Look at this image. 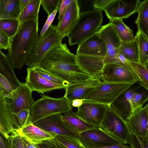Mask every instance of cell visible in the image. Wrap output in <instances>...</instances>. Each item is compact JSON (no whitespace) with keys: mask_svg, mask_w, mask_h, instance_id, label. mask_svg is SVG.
Masks as SVG:
<instances>
[{"mask_svg":"<svg viewBox=\"0 0 148 148\" xmlns=\"http://www.w3.org/2000/svg\"><path fill=\"white\" fill-rule=\"evenodd\" d=\"M41 66L68 82L70 85L86 79L85 73L77 64L75 55L70 52L65 43H62L49 53L43 60Z\"/></svg>","mask_w":148,"mask_h":148,"instance_id":"1","label":"cell"},{"mask_svg":"<svg viewBox=\"0 0 148 148\" xmlns=\"http://www.w3.org/2000/svg\"><path fill=\"white\" fill-rule=\"evenodd\" d=\"M38 20L22 23L17 33L10 39L7 56L13 68L20 69L26 64L38 35Z\"/></svg>","mask_w":148,"mask_h":148,"instance_id":"2","label":"cell"},{"mask_svg":"<svg viewBox=\"0 0 148 148\" xmlns=\"http://www.w3.org/2000/svg\"><path fill=\"white\" fill-rule=\"evenodd\" d=\"M102 11L94 9L80 13L78 21L67 36L70 46L79 45L97 33L103 21Z\"/></svg>","mask_w":148,"mask_h":148,"instance_id":"3","label":"cell"},{"mask_svg":"<svg viewBox=\"0 0 148 148\" xmlns=\"http://www.w3.org/2000/svg\"><path fill=\"white\" fill-rule=\"evenodd\" d=\"M63 38L58 31L57 26L51 24L42 36L38 35L26 64L29 67L41 66L47 55L62 43Z\"/></svg>","mask_w":148,"mask_h":148,"instance_id":"4","label":"cell"},{"mask_svg":"<svg viewBox=\"0 0 148 148\" xmlns=\"http://www.w3.org/2000/svg\"><path fill=\"white\" fill-rule=\"evenodd\" d=\"M72 109L71 103L64 96L55 98L43 95L34 102L30 110L27 123L33 124L52 115L68 112Z\"/></svg>","mask_w":148,"mask_h":148,"instance_id":"5","label":"cell"},{"mask_svg":"<svg viewBox=\"0 0 148 148\" xmlns=\"http://www.w3.org/2000/svg\"><path fill=\"white\" fill-rule=\"evenodd\" d=\"M101 126L105 132L123 144H129L131 133L127 123L110 106Z\"/></svg>","mask_w":148,"mask_h":148,"instance_id":"6","label":"cell"},{"mask_svg":"<svg viewBox=\"0 0 148 148\" xmlns=\"http://www.w3.org/2000/svg\"><path fill=\"white\" fill-rule=\"evenodd\" d=\"M132 84L101 81L99 85L83 100L109 106Z\"/></svg>","mask_w":148,"mask_h":148,"instance_id":"7","label":"cell"},{"mask_svg":"<svg viewBox=\"0 0 148 148\" xmlns=\"http://www.w3.org/2000/svg\"><path fill=\"white\" fill-rule=\"evenodd\" d=\"M103 81L118 83L133 84L139 82L135 72L122 62L105 65L101 73Z\"/></svg>","mask_w":148,"mask_h":148,"instance_id":"8","label":"cell"},{"mask_svg":"<svg viewBox=\"0 0 148 148\" xmlns=\"http://www.w3.org/2000/svg\"><path fill=\"white\" fill-rule=\"evenodd\" d=\"M97 34L104 41L106 45L107 53L104 60L105 65L121 62L119 57L121 41L110 23L101 26Z\"/></svg>","mask_w":148,"mask_h":148,"instance_id":"9","label":"cell"},{"mask_svg":"<svg viewBox=\"0 0 148 148\" xmlns=\"http://www.w3.org/2000/svg\"><path fill=\"white\" fill-rule=\"evenodd\" d=\"M108 107L101 103L83 100L82 104L77 107V110L75 113L87 123L101 126Z\"/></svg>","mask_w":148,"mask_h":148,"instance_id":"10","label":"cell"},{"mask_svg":"<svg viewBox=\"0 0 148 148\" xmlns=\"http://www.w3.org/2000/svg\"><path fill=\"white\" fill-rule=\"evenodd\" d=\"M77 137L87 148L123 144L105 132L102 128L88 130L77 135Z\"/></svg>","mask_w":148,"mask_h":148,"instance_id":"11","label":"cell"},{"mask_svg":"<svg viewBox=\"0 0 148 148\" xmlns=\"http://www.w3.org/2000/svg\"><path fill=\"white\" fill-rule=\"evenodd\" d=\"M32 91L26 83H21L17 88L5 97L11 100L13 113H17L25 109L30 110L34 102Z\"/></svg>","mask_w":148,"mask_h":148,"instance_id":"12","label":"cell"},{"mask_svg":"<svg viewBox=\"0 0 148 148\" xmlns=\"http://www.w3.org/2000/svg\"><path fill=\"white\" fill-rule=\"evenodd\" d=\"M139 0H116L104 10L110 21L126 18L137 12Z\"/></svg>","mask_w":148,"mask_h":148,"instance_id":"13","label":"cell"},{"mask_svg":"<svg viewBox=\"0 0 148 148\" xmlns=\"http://www.w3.org/2000/svg\"><path fill=\"white\" fill-rule=\"evenodd\" d=\"M141 87L139 82L132 84L110 105L126 121L132 113L130 100L134 95L140 89Z\"/></svg>","mask_w":148,"mask_h":148,"instance_id":"14","label":"cell"},{"mask_svg":"<svg viewBox=\"0 0 148 148\" xmlns=\"http://www.w3.org/2000/svg\"><path fill=\"white\" fill-rule=\"evenodd\" d=\"M26 83L32 91L42 94L56 89L66 88L64 86L53 83L41 76L33 67L27 69Z\"/></svg>","mask_w":148,"mask_h":148,"instance_id":"15","label":"cell"},{"mask_svg":"<svg viewBox=\"0 0 148 148\" xmlns=\"http://www.w3.org/2000/svg\"><path fill=\"white\" fill-rule=\"evenodd\" d=\"M62 114L52 115L40 120L33 124L44 130L57 135L77 136L65 125L62 118Z\"/></svg>","mask_w":148,"mask_h":148,"instance_id":"16","label":"cell"},{"mask_svg":"<svg viewBox=\"0 0 148 148\" xmlns=\"http://www.w3.org/2000/svg\"><path fill=\"white\" fill-rule=\"evenodd\" d=\"M100 77H97L70 85L66 88L64 96L71 103L76 99L84 100L99 85Z\"/></svg>","mask_w":148,"mask_h":148,"instance_id":"17","label":"cell"},{"mask_svg":"<svg viewBox=\"0 0 148 148\" xmlns=\"http://www.w3.org/2000/svg\"><path fill=\"white\" fill-rule=\"evenodd\" d=\"M10 100L0 92V132L5 137L12 131L19 130L14 118Z\"/></svg>","mask_w":148,"mask_h":148,"instance_id":"18","label":"cell"},{"mask_svg":"<svg viewBox=\"0 0 148 148\" xmlns=\"http://www.w3.org/2000/svg\"><path fill=\"white\" fill-rule=\"evenodd\" d=\"M107 53L105 42L97 33L78 45L76 54L96 57L104 60Z\"/></svg>","mask_w":148,"mask_h":148,"instance_id":"19","label":"cell"},{"mask_svg":"<svg viewBox=\"0 0 148 148\" xmlns=\"http://www.w3.org/2000/svg\"><path fill=\"white\" fill-rule=\"evenodd\" d=\"M126 122L131 134L146 137L148 132V103L132 113Z\"/></svg>","mask_w":148,"mask_h":148,"instance_id":"20","label":"cell"},{"mask_svg":"<svg viewBox=\"0 0 148 148\" xmlns=\"http://www.w3.org/2000/svg\"><path fill=\"white\" fill-rule=\"evenodd\" d=\"M75 55L77 64L85 74L95 78L101 77L105 65L103 59L89 55Z\"/></svg>","mask_w":148,"mask_h":148,"instance_id":"21","label":"cell"},{"mask_svg":"<svg viewBox=\"0 0 148 148\" xmlns=\"http://www.w3.org/2000/svg\"><path fill=\"white\" fill-rule=\"evenodd\" d=\"M80 13L78 1L73 0L62 19L57 25L58 31L63 38L68 36L78 21Z\"/></svg>","mask_w":148,"mask_h":148,"instance_id":"22","label":"cell"},{"mask_svg":"<svg viewBox=\"0 0 148 148\" xmlns=\"http://www.w3.org/2000/svg\"><path fill=\"white\" fill-rule=\"evenodd\" d=\"M17 130L23 138L35 145L44 141L53 139L57 136L44 130L33 123H27Z\"/></svg>","mask_w":148,"mask_h":148,"instance_id":"23","label":"cell"},{"mask_svg":"<svg viewBox=\"0 0 148 148\" xmlns=\"http://www.w3.org/2000/svg\"><path fill=\"white\" fill-rule=\"evenodd\" d=\"M62 118L67 126L76 135L92 129L101 128V126H95L86 122L71 110L62 114Z\"/></svg>","mask_w":148,"mask_h":148,"instance_id":"24","label":"cell"},{"mask_svg":"<svg viewBox=\"0 0 148 148\" xmlns=\"http://www.w3.org/2000/svg\"><path fill=\"white\" fill-rule=\"evenodd\" d=\"M13 67L7 56L0 51V74L5 77L9 82L13 90L16 89L21 82L17 78Z\"/></svg>","mask_w":148,"mask_h":148,"instance_id":"25","label":"cell"},{"mask_svg":"<svg viewBox=\"0 0 148 148\" xmlns=\"http://www.w3.org/2000/svg\"><path fill=\"white\" fill-rule=\"evenodd\" d=\"M20 0H0V19L18 18L21 14Z\"/></svg>","mask_w":148,"mask_h":148,"instance_id":"26","label":"cell"},{"mask_svg":"<svg viewBox=\"0 0 148 148\" xmlns=\"http://www.w3.org/2000/svg\"><path fill=\"white\" fill-rule=\"evenodd\" d=\"M119 53L123 54L129 62L139 63V53L136 37L130 41H121Z\"/></svg>","mask_w":148,"mask_h":148,"instance_id":"27","label":"cell"},{"mask_svg":"<svg viewBox=\"0 0 148 148\" xmlns=\"http://www.w3.org/2000/svg\"><path fill=\"white\" fill-rule=\"evenodd\" d=\"M137 12L138 15L135 23L137 25L138 31L141 30L146 34L148 30V0L140 2Z\"/></svg>","mask_w":148,"mask_h":148,"instance_id":"28","label":"cell"},{"mask_svg":"<svg viewBox=\"0 0 148 148\" xmlns=\"http://www.w3.org/2000/svg\"><path fill=\"white\" fill-rule=\"evenodd\" d=\"M41 0H33L23 10L17 19L21 23L29 21L38 20Z\"/></svg>","mask_w":148,"mask_h":148,"instance_id":"29","label":"cell"},{"mask_svg":"<svg viewBox=\"0 0 148 148\" xmlns=\"http://www.w3.org/2000/svg\"><path fill=\"white\" fill-rule=\"evenodd\" d=\"M135 36L138 46L139 63L146 66L148 61V36L141 30L137 31Z\"/></svg>","mask_w":148,"mask_h":148,"instance_id":"30","label":"cell"},{"mask_svg":"<svg viewBox=\"0 0 148 148\" xmlns=\"http://www.w3.org/2000/svg\"><path fill=\"white\" fill-rule=\"evenodd\" d=\"M123 19H114L110 21L121 41H130L132 40L134 37L132 30L123 22Z\"/></svg>","mask_w":148,"mask_h":148,"instance_id":"31","label":"cell"},{"mask_svg":"<svg viewBox=\"0 0 148 148\" xmlns=\"http://www.w3.org/2000/svg\"><path fill=\"white\" fill-rule=\"evenodd\" d=\"M20 25L17 18L0 19V30L5 33L10 39L17 33Z\"/></svg>","mask_w":148,"mask_h":148,"instance_id":"32","label":"cell"},{"mask_svg":"<svg viewBox=\"0 0 148 148\" xmlns=\"http://www.w3.org/2000/svg\"><path fill=\"white\" fill-rule=\"evenodd\" d=\"M128 63L132 69L138 76L141 86L148 90V69L139 63Z\"/></svg>","mask_w":148,"mask_h":148,"instance_id":"33","label":"cell"},{"mask_svg":"<svg viewBox=\"0 0 148 148\" xmlns=\"http://www.w3.org/2000/svg\"><path fill=\"white\" fill-rule=\"evenodd\" d=\"M148 101V90L145 89H140L136 92L130 102L132 113L143 108V105Z\"/></svg>","mask_w":148,"mask_h":148,"instance_id":"34","label":"cell"},{"mask_svg":"<svg viewBox=\"0 0 148 148\" xmlns=\"http://www.w3.org/2000/svg\"><path fill=\"white\" fill-rule=\"evenodd\" d=\"M77 136L57 135L55 139L67 148H87L79 140Z\"/></svg>","mask_w":148,"mask_h":148,"instance_id":"35","label":"cell"},{"mask_svg":"<svg viewBox=\"0 0 148 148\" xmlns=\"http://www.w3.org/2000/svg\"><path fill=\"white\" fill-rule=\"evenodd\" d=\"M9 148H24L23 138L17 130H14L5 137Z\"/></svg>","mask_w":148,"mask_h":148,"instance_id":"36","label":"cell"},{"mask_svg":"<svg viewBox=\"0 0 148 148\" xmlns=\"http://www.w3.org/2000/svg\"><path fill=\"white\" fill-rule=\"evenodd\" d=\"M42 77L53 83L62 85L66 87L70 85L68 82L62 80L49 72L45 70L41 66L33 67Z\"/></svg>","mask_w":148,"mask_h":148,"instance_id":"37","label":"cell"},{"mask_svg":"<svg viewBox=\"0 0 148 148\" xmlns=\"http://www.w3.org/2000/svg\"><path fill=\"white\" fill-rule=\"evenodd\" d=\"M14 118L19 130L28 123L30 116V110L24 109L17 113H13Z\"/></svg>","mask_w":148,"mask_h":148,"instance_id":"38","label":"cell"},{"mask_svg":"<svg viewBox=\"0 0 148 148\" xmlns=\"http://www.w3.org/2000/svg\"><path fill=\"white\" fill-rule=\"evenodd\" d=\"M129 144L131 148H148V141L146 137L131 134Z\"/></svg>","mask_w":148,"mask_h":148,"instance_id":"39","label":"cell"},{"mask_svg":"<svg viewBox=\"0 0 148 148\" xmlns=\"http://www.w3.org/2000/svg\"><path fill=\"white\" fill-rule=\"evenodd\" d=\"M61 1L62 0H41V5L49 16L56 9Z\"/></svg>","mask_w":148,"mask_h":148,"instance_id":"40","label":"cell"},{"mask_svg":"<svg viewBox=\"0 0 148 148\" xmlns=\"http://www.w3.org/2000/svg\"><path fill=\"white\" fill-rule=\"evenodd\" d=\"M116 0H95L92 2L94 9L104 10Z\"/></svg>","mask_w":148,"mask_h":148,"instance_id":"41","label":"cell"},{"mask_svg":"<svg viewBox=\"0 0 148 148\" xmlns=\"http://www.w3.org/2000/svg\"><path fill=\"white\" fill-rule=\"evenodd\" d=\"M73 1V0H62L59 9L58 22L61 21Z\"/></svg>","mask_w":148,"mask_h":148,"instance_id":"42","label":"cell"},{"mask_svg":"<svg viewBox=\"0 0 148 148\" xmlns=\"http://www.w3.org/2000/svg\"><path fill=\"white\" fill-rule=\"evenodd\" d=\"M60 4V3L53 12L48 16L47 19L40 32L39 35L40 36H42L52 24L51 23L54 19L58 10H59Z\"/></svg>","mask_w":148,"mask_h":148,"instance_id":"43","label":"cell"},{"mask_svg":"<svg viewBox=\"0 0 148 148\" xmlns=\"http://www.w3.org/2000/svg\"><path fill=\"white\" fill-rule=\"evenodd\" d=\"M10 39L3 31L0 30V49H8L10 46Z\"/></svg>","mask_w":148,"mask_h":148,"instance_id":"44","label":"cell"},{"mask_svg":"<svg viewBox=\"0 0 148 148\" xmlns=\"http://www.w3.org/2000/svg\"><path fill=\"white\" fill-rule=\"evenodd\" d=\"M37 148H58L56 141L54 138L45 140L35 145Z\"/></svg>","mask_w":148,"mask_h":148,"instance_id":"45","label":"cell"},{"mask_svg":"<svg viewBox=\"0 0 148 148\" xmlns=\"http://www.w3.org/2000/svg\"><path fill=\"white\" fill-rule=\"evenodd\" d=\"M0 85L10 93L14 90L8 80L4 76L0 74Z\"/></svg>","mask_w":148,"mask_h":148,"instance_id":"46","label":"cell"},{"mask_svg":"<svg viewBox=\"0 0 148 148\" xmlns=\"http://www.w3.org/2000/svg\"><path fill=\"white\" fill-rule=\"evenodd\" d=\"M94 148H131L130 146L126 145L119 144L103 147H96Z\"/></svg>","mask_w":148,"mask_h":148,"instance_id":"47","label":"cell"},{"mask_svg":"<svg viewBox=\"0 0 148 148\" xmlns=\"http://www.w3.org/2000/svg\"><path fill=\"white\" fill-rule=\"evenodd\" d=\"M0 148H9L6 138L1 134L0 136Z\"/></svg>","mask_w":148,"mask_h":148,"instance_id":"48","label":"cell"},{"mask_svg":"<svg viewBox=\"0 0 148 148\" xmlns=\"http://www.w3.org/2000/svg\"><path fill=\"white\" fill-rule=\"evenodd\" d=\"M33 0H20V7L21 10V13L23 10Z\"/></svg>","mask_w":148,"mask_h":148,"instance_id":"49","label":"cell"},{"mask_svg":"<svg viewBox=\"0 0 148 148\" xmlns=\"http://www.w3.org/2000/svg\"><path fill=\"white\" fill-rule=\"evenodd\" d=\"M119 57L120 60L121 62L127 67L131 68L128 64V60L123 54L121 53H119Z\"/></svg>","mask_w":148,"mask_h":148,"instance_id":"50","label":"cell"},{"mask_svg":"<svg viewBox=\"0 0 148 148\" xmlns=\"http://www.w3.org/2000/svg\"><path fill=\"white\" fill-rule=\"evenodd\" d=\"M83 100L76 99L73 100L71 103V105L73 107H78L83 103Z\"/></svg>","mask_w":148,"mask_h":148,"instance_id":"51","label":"cell"},{"mask_svg":"<svg viewBox=\"0 0 148 148\" xmlns=\"http://www.w3.org/2000/svg\"><path fill=\"white\" fill-rule=\"evenodd\" d=\"M23 141L27 148H37L35 145L31 143L23 138Z\"/></svg>","mask_w":148,"mask_h":148,"instance_id":"52","label":"cell"},{"mask_svg":"<svg viewBox=\"0 0 148 148\" xmlns=\"http://www.w3.org/2000/svg\"><path fill=\"white\" fill-rule=\"evenodd\" d=\"M56 143H57V145H58V148H67V147H66L65 146H64V145H62L61 143L57 142V141H56Z\"/></svg>","mask_w":148,"mask_h":148,"instance_id":"53","label":"cell"},{"mask_svg":"<svg viewBox=\"0 0 148 148\" xmlns=\"http://www.w3.org/2000/svg\"><path fill=\"white\" fill-rule=\"evenodd\" d=\"M146 138H147V140L148 141V133H147V135L146 136Z\"/></svg>","mask_w":148,"mask_h":148,"instance_id":"54","label":"cell"},{"mask_svg":"<svg viewBox=\"0 0 148 148\" xmlns=\"http://www.w3.org/2000/svg\"><path fill=\"white\" fill-rule=\"evenodd\" d=\"M146 67L148 69V61L147 62Z\"/></svg>","mask_w":148,"mask_h":148,"instance_id":"55","label":"cell"},{"mask_svg":"<svg viewBox=\"0 0 148 148\" xmlns=\"http://www.w3.org/2000/svg\"><path fill=\"white\" fill-rule=\"evenodd\" d=\"M24 148H27V146H26L25 144L24 143Z\"/></svg>","mask_w":148,"mask_h":148,"instance_id":"56","label":"cell"},{"mask_svg":"<svg viewBox=\"0 0 148 148\" xmlns=\"http://www.w3.org/2000/svg\"><path fill=\"white\" fill-rule=\"evenodd\" d=\"M147 35H148V31H147Z\"/></svg>","mask_w":148,"mask_h":148,"instance_id":"57","label":"cell"},{"mask_svg":"<svg viewBox=\"0 0 148 148\" xmlns=\"http://www.w3.org/2000/svg\"></svg>","mask_w":148,"mask_h":148,"instance_id":"58","label":"cell"},{"mask_svg":"<svg viewBox=\"0 0 148 148\" xmlns=\"http://www.w3.org/2000/svg\"><path fill=\"white\" fill-rule=\"evenodd\" d=\"M37 148V147H36Z\"/></svg>","mask_w":148,"mask_h":148,"instance_id":"59","label":"cell"}]
</instances>
